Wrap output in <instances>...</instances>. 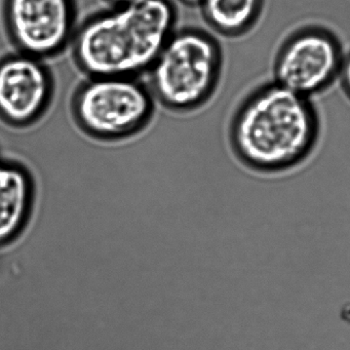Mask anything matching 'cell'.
Masks as SVG:
<instances>
[{
    "label": "cell",
    "instance_id": "52a82bcc",
    "mask_svg": "<svg viewBox=\"0 0 350 350\" xmlns=\"http://www.w3.org/2000/svg\"><path fill=\"white\" fill-rule=\"evenodd\" d=\"M55 94L44 60L18 52L0 61V118L16 128L33 126L46 114Z\"/></svg>",
    "mask_w": 350,
    "mask_h": 350
},
{
    "label": "cell",
    "instance_id": "9c48e42d",
    "mask_svg": "<svg viewBox=\"0 0 350 350\" xmlns=\"http://www.w3.org/2000/svg\"><path fill=\"white\" fill-rule=\"evenodd\" d=\"M265 0H202V17L213 31L228 38L245 36L261 19Z\"/></svg>",
    "mask_w": 350,
    "mask_h": 350
},
{
    "label": "cell",
    "instance_id": "ba28073f",
    "mask_svg": "<svg viewBox=\"0 0 350 350\" xmlns=\"http://www.w3.org/2000/svg\"><path fill=\"white\" fill-rule=\"evenodd\" d=\"M36 198V181L29 170L17 163H0V247L22 232Z\"/></svg>",
    "mask_w": 350,
    "mask_h": 350
},
{
    "label": "cell",
    "instance_id": "8992f818",
    "mask_svg": "<svg viewBox=\"0 0 350 350\" xmlns=\"http://www.w3.org/2000/svg\"><path fill=\"white\" fill-rule=\"evenodd\" d=\"M5 18L18 51L44 60L71 46L77 29V0H5Z\"/></svg>",
    "mask_w": 350,
    "mask_h": 350
},
{
    "label": "cell",
    "instance_id": "7c38bea8",
    "mask_svg": "<svg viewBox=\"0 0 350 350\" xmlns=\"http://www.w3.org/2000/svg\"><path fill=\"white\" fill-rule=\"evenodd\" d=\"M107 3H109L112 7H116V5H126V3H134V1H137V0H106Z\"/></svg>",
    "mask_w": 350,
    "mask_h": 350
},
{
    "label": "cell",
    "instance_id": "7a4b0ae2",
    "mask_svg": "<svg viewBox=\"0 0 350 350\" xmlns=\"http://www.w3.org/2000/svg\"><path fill=\"white\" fill-rule=\"evenodd\" d=\"M172 0H137L95 14L77 26L73 60L87 77L147 73L177 24Z\"/></svg>",
    "mask_w": 350,
    "mask_h": 350
},
{
    "label": "cell",
    "instance_id": "5b68a950",
    "mask_svg": "<svg viewBox=\"0 0 350 350\" xmlns=\"http://www.w3.org/2000/svg\"><path fill=\"white\" fill-rule=\"evenodd\" d=\"M345 54L339 36L329 28L317 24L297 28L278 49L273 81L312 99L338 81Z\"/></svg>",
    "mask_w": 350,
    "mask_h": 350
},
{
    "label": "cell",
    "instance_id": "8fae6325",
    "mask_svg": "<svg viewBox=\"0 0 350 350\" xmlns=\"http://www.w3.org/2000/svg\"><path fill=\"white\" fill-rule=\"evenodd\" d=\"M182 5H187V7H200L202 0H178Z\"/></svg>",
    "mask_w": 350,
    "mask_h": 350
},
{
    "label": "cell",
    "instance_id": "277c9868",
    "mask_svg": "<svg viewBox=\"0 0 350 350\" xmlns=\"http://www.w3.org/2000/svg\"><path fill=\"white\" fill-rule=\"evenodd\" d=\"M155 102L148 85L138 77H88L73 95L71 112L85 135L116 142L150 124Z\"/></svg>",
    "mask_w": 350,
    "mask_h": 350
},
{
    "label": "cell",
    "instance_id": "30bf717a",
    "mask_svg": "<svg viewBox=\"0 0 350 350\" xmlns=\"http://www.w3.org/2000/svg\"><path fill=\"white\" fill-rule=\"evenodd\" d=\"M338 81H340L344 95L350 101V51H348L344 57L343 64H342Z\"/></svg>",
    "mask_w": 350,
    "mask_h": 350
},
{
    "label": "cell",
    "instance_id": "3957f363",
    "mask_svg": "<svg viewBox=\"0 0 350 350\" xmlns=\"http://www.w3.org/2000/svg\"><path fill=\"white\" fill-rule=\"evenodd\" d=\"M222 46L200 28L175 30L149 69V89L155 101L174 112L204 107L222 77Z\"/></svg>",
    "mask_w": 350,
    "mask_h": 350
},
{
    "label": "cell",
    "instance_id": "6da1fadb",
    "mask_svg": "<svg viewBox=\"0 0 350 350\" xmlns=\"http://www.w3.org/2000/svg\"><path fill=\"white\" fill-rule=\"evenodd\" d=\"M321 133V116L312 99L272 81L239 102L229 122L228 141L243 167L261 175H278L307 161Z\"/></svg>",
    "mask_w": 350,
    "mask_h": 350
}]
</instances>
